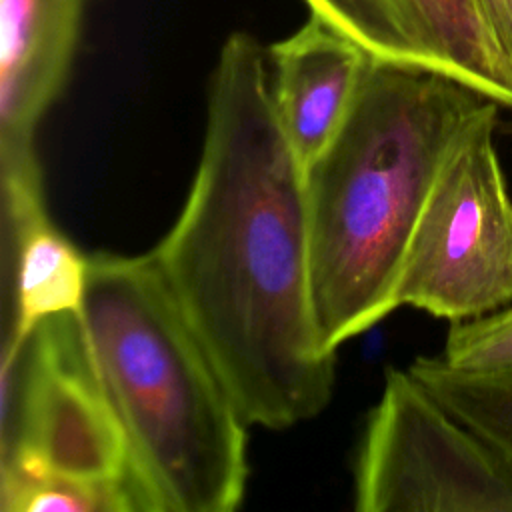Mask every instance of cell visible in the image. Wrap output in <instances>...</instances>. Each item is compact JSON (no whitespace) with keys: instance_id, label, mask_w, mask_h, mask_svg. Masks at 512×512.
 Returning <instances> with one entry per match:
<instances>
[{"instance_id":"1","label":"cell","mask_w":512,"mask_h":512,"mask_svg":"<svg viewBox=\"0 0 512 512\" xmlns=\"http://www.w3.org/2000/svg\"><path fill=\"white\" fill-rule=\"evenodd\" d=\"M162 278L250 426L284 430L330 402L336 352L312 306L306 168L276 116L266 46H220L186 202L152 248Z\"/></svg>"},{"instance_id":"2","label":"cell","mask_w":512,"mask_h":512,"mask_svg":"<svg viewBox=\"0 0 512 512\" xmlns=\"http://www.w3.org/2000/svg\"><path fill=\"white\" fill-rule=\"evenodd\" d=\"M488 100L442 72L372 60L340 130L306 166L312 306L328 350L396 310L426 196Z\"/></svg>"},{"instance_id":"3","label":"cell","mask_w":512,"mask_h":512,"mask_svg":"<svg viewBox=\"0 0 512 512\" xmlns=\"http://www.w3.org/2000/svg\"><path fill=\"white\" fill-rule=\"evenodd\" d=\"M80 316L152 510H236L248 484L250 424L152 250L90 254Z\"/></svg>"},{"instance_id":"4","label":"cell","mask_w":512,"mask_h":512,"mask_svg":"<svg viewBox=\"0 0 512 512\" xmlns=\"http://www.w3.org/2000/svg\"><path fill=\"white\" fill-rule=\"evenodd\" d=\"M488 100L450 148L412 230L394 304L448 322L512 304V198Z\"/></svg>"},{"instance_id":"5","label":"cell","mask_w":512,"mask_h":512,"mask_svg":"<svg viewBox=\"0 0 512 512\" xmlns=\"http://www.w3.org/2000/svg\"><path fill=\"white\" fill-rule=\"evenodd\" d=\"M2 470L136 478L80 312L44 318L18 348L0 352Z\"/></svg>"},{"instance_id":"6","label":"cell","mask_w":512,"mask_h":512,"mask_svg":"<svg viewBox=\"0 0 512 512\" xmlns=\"http://www.w3.org/2000/svg\"><path fill=\"white\" fill-rule=\"evenodd\" d=\"M354 506L512 512V474L408 368H390L358 446Z\"/></svg>"},{"instance_id":"7","label":"cell","mask_w":512,"mask_h":512,"mask_svg":"<svg viewBox=\"0 0 512 512\" xmlns=\"http://www.w3.org/2000/svg\"><path fill=\"white\" fill-rule=\"evenodd\" d=\"M86 0H0L2 228L48 216L36 130L60 96Z\"/></svg>"},{"instance_id":"8","label":"cell","mask_w":512,"mask_h":512,"mask_svg":"<svg viewBox=\"0 0 512 512\" xmlns=\"http://www.w3.org/2000/svg\"><path fill=\"white\" fill-rule=\"evenodd\" d=\"M376 60L452 76L512 110V62L478 0H304Z\"/></svg>"},{"instance_id":"9","label":"cell","mask_w":512,"mask_h":512,"mask_svg":"<svg viewBox=\"0 0 512 512\" xmlns=\"http://www.w3.org/2000/svg\"><path fill=\"white\" fill-rule=\"evenodd\" d=\"M266 52L276 116L306 168L340 130L374 56L314 12Z\"/></svg>"},{"instance_id":"10","label":"cell","mask_w":512,"mask_h":512,"mask_svg":"<svg viewBox=\"0 0 512 512\" xmlns=\"http://www.w3.org/2000/svg\"><path fill=\"white\" fill-rule=\"evenodd\" d=\"M4 278L12 282L4 290L12 302L4 306L2 350H10L44 318L82 310L88 256L46 216L4 244Z\"/></svg>"},{"instance_id":"11","label":"cell","mask_w":512,"mask_h":512,"mask_svg":"<svg viewBox=\"0 0 512 512\" xmlns=\"http://www.w3.org/2000/svg\"><path fill=\"white\" fill-rule=\"evenodd\" d=\"M408 370L470 428L512 474V374H474L438 356H418Z\"/></svg>"},{"instance_id":"12","label":"cell","mask_w":512,"mask_h":512,"mask_svg":"<svg viewBox=\"0 0 512 512\" xmlns=\"http://www.w3.org/2000/svg\"><path fill=\"white\" fill-rule=\"evenodd\" d=\"M2 512H154L136 478L84 480L56 474L0 472Z\"/></svg>"},{"instance_id":"13","label":"cell","mask_w":512,"mask_h":512,"mask_svg":"<svg viewBox=\"0 0 512 512\" xmlns=\"http://www.w3.org/2000/svg\"><path fill=\"white\" fill-rule=\"evenodd\" d=\"M440 358L474 374H512V306L450 322Z\"/></svg>"},{"instance_id":"14","label":"cell","mask_w":512,"mask_h":512,"mask_svg":"<svg viewBox=\"0 0 512 512\" xmlns=\"http://www.w3.org/2000/svg\"><path fill=\"white\" fill-rule=\"evenodd\" d=\"M502 50L512 62V0H478Z\"/></svg>"}]
</instances>
